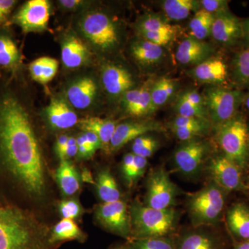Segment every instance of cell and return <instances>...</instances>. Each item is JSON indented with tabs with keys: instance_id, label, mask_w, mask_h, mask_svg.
I'll return each mask as SVG.
<instances>
[{
	"instance_id": "cell-1",
	"label": "cell",
	"mask_w": 249,
	"mask_h": 249,
	"mask_svg": "<svg viewBox=\"0 0 249 249\" xmlns=\"http://www.w3.org/2000/svg\"><path fill=\"white\" fill-rule=\"evenodd\" d=\"M0 162L30 196L45 194V167L27 111L14 96L0 99Z\"/></svg>"
},
{
	"instance_id": "cell-2",
	"label": "cell",
	"mask_w": 249,
	"mask_h": 249,
	"mask_svg": "<svg viewBox=\"0 0 249 249\" xmlns=\"http://www.w3.org/2000/svg\"><path fill=\"white\" fill-rule=\"evenodd\" d=\"M51 231L32 214L15 207H0V249H56Z\"/></svg>"
},
{
	"instance_id": "cell-3",
	"label": "cell",
	"mask_w": 249,
	"mask_h": 249,
	"mask_svg": "<svg viewBox=\"0 0 249 249\" xmlns=\"http://www.w3.org/2000/svg\"><path fill=\"white\" fill-rule=\"evenodd\" d=\"M129 212L132 229L131 240L170 237L176 231L179 222L180 213L175 208L152 209L139 200L132 202Z\"/></svg>"
},
{
	"instance_id": "cell-4",
	"label": "cell",
	"mask_w": 249,
	"mask_h": 249,
	"mask_svg": "<svg viewBox=\"0 0 249 249\" xmlns=\"http://www.w3.org/2000/svg\"><path fill=\"white\" fill-rule=\"evenodd\" d=\"M229 192L209 181L187 197L186 209L193 227L217 225L225 209Z\"/></svg>"
},
{
	"instance_id": "cell-5",
	"label": "cell",
	"mask_w": 249,
	"mask_h": 249,
	"mask_svg": "<svg viewBox=\"0 0 249 249\" xmlns=\"http://www.w3.org/2000/svg\"><path fill=\"white\" fill-rule=\"evenodd\" d=\"M216 139L222 153L245 171L249 164V129L245 118L236 114L216 127Z\"/></svg>"
},
{
	"instance_id": "cell-6",
	"label": "cell",
	"mask_w": 249,
	"mask_h": 249,
	"mask_svg": "<svg viewBox=\"0 0 249 249\" xmlns=\"http://www.w3.org/2000/svg\"><path fill=\"white\" fill-rule=\"evenodd\" d=\"M244 95L240 90L223 87H212L205 90L202 96L205 108L214 128L237 114L238 108L243 103Z\"/></svg>"
},
{
	"instance_id": "cell-7",
	"label": "cell",
	"mask_w": 249,
	"mask_h": 249,
	"mask_svg": "<svg viewBox=\"0 0 249 249\" xmlns=\"http://www.w3.org/2000/svg\"><path fill=\"white\" fill-rule=\"evenodd\" d=\"M179 192L168 172L163 167H158L152 169L147 177L143 204L152 209H172L177 204Z\"/></svg>"
},
{
	"instance_id": "cell-8",
	"label": "cell",
	"mask_w": 249,
	"mask_h": 249,
	"mask_svg": "<svg viewBox=\"0 0 249 249\" xmlns=\"http://www.w3.org/2000/svg\"><path fill=\"white\" fill-rule=\"evenodd\" d=\"M211 144L199 138L183 142L174 154L175 170L188 178L199 177L211 152Z\"/></svg>"
},
{
	"instance_id": "cell-9",
	"label": "cell",
	"mask_w": 249,
	"mask_h": 249,
	"mask_svg": "<svg viewBox=\"0 0 249 249\" xmlns=\"http://www.w3.org/2000/svg\"><path fill=\"white\" fill-rule=\"evenodd\" d=\"M206 170L210 181L229 193L240 191L246 193L248 186L243 178V171L235 162L221 153L211 157L206 163Z\"/></svg>"
},
{
	"instance_id": "cell-10",
	"label": "cell",
	"mask_w": 249,
	"mask_h": 249,
	"mask_svg": "<svg viewBox=\"0 0 249 249\" xmlns=\"http://www.w3.org/2000/svg\"><path fill=\"white\" fill-rule=\"evenodd\" d=\"M80 28L91 43L103 50L113 48L119 42L115 24L103 13L87 14L80 22Z\"/></svg>"
},
{
	"instance_id": "cell-11",
	"label": "cell",
	"mask_w": 249,
	"mask_h": 249,
	"mask_svg": "<svg viewBox=\"0 0 249 249\" xmlns=\"http://www.w3.org/2000/svg\"><path fill=\"white\" fill-rule=\"evenodd\" d=\"M96 217L101 225L109 231L131 240L130 216L127 204L122 199L98 205Z\"/></svg>"
},
{
	"instance_id": "cell-12",
	"label": "cell",
	"mask_w": 249,
	"mask_h": 249,
	"mask_svg": "<svg viewBox=\"0 0 249 249\" xmlns=\"http://www.w3.org/2000/svg\"><path fill=\"white\" fill-rule=\"evenodd\" d=\"M50 17V4L47 0H30L14 16V22L24 33L45 30Z\"/></svg>"
},
{
	"instance_id": "cell-13",
	"label": "cell",
	"mask_w": 249,
	"mask_h": 249,
	"mask_svg": "<svg viewBox=\"0 0 249 249\" xmlns=\"http://www.w3.org/2000/svg\"><path fill=\"white\" fill-rule=\"evenodd\" d=\"M165 128L160 123L154 121H132L122 123L116 126L109 149L117 151L129 142L145 135L149 132H164Z\"/></svg>"
},
{
	"instance_id": "cell-14",
	"label": "cell",
	"mask_w": 249,
	"mask_h": 249,
	"mask_svg": "<svg viewBox=\"0 0 249 249\" xmlns=\"http://www.w3.org/2000/svg\"><path fill=\"white\" fill-rule=\"evenodd\" d=\"M138 30L143 40L163 47L174 40L178 29L160 16L148 15L139 22Z\"/></svg>"
},
{
	"instance_id": "cell-15",
	"label": "cell",
	"mask_w": 249,
	"mask_h": 249,
	"mask_svg": "<svg viewBox=\"0 0 249 249\" xmlns=\"http://www.w3.org/2000/svg\"><path fill=\"white\" fill-rule=\"evenodd\" d=\"M211 36L222 45H234L242 37V21L229 10L214 15Z\"/></svg>"
},
{
	"instance_id": "cell-16",
	"label": "cell",
	"mask_w": 249,
	"mask_h": 249,
	"mask_svg": "<svg viewBox=\"0 0 249 249\" xmlns=\"http://www.w3.org/2000/svg\"><path fill=\"white\" fill-rule=\"evenodd\" d=\"M176 249H224L219 236L206 227L194 228L175 240Z\"/></svg>"
},
{
	"instance_id": "cell-17",
	"label": "cell",
	"mask_w": 249,
	"mask_h": 249,
	"mask_svg": "<svg viewBox=\"0 0 249 249\" xmlns=\"http://www.w3.org/2000/svg\"><path fill=\"white\" fill-rule=\"evenodd\" d=\"M212 52V47L209 44L189 37L179 44L175 57L181 65L196 66L210 58Z\"/></svg>"
},
{
	"instance_id": "cell-18",
	"label": "cell",
	"mask_w": 249,
	"mask_h": 249,
	"mask_svg": "<svg viewBox=\"0 0 249 249\" xmlns=\"http://www.w3.org/2000/svg\"><path fill=\"white\" fill-rule=\"evenodd\" d=\"M188 74L201 83L221 85L227 80L228 67L222 59L210 58L195 67Z\"/></svg>"
},
{
	"instance_id": "cell-19",
	"label": "cell",
	"mask_w": 249,
	"mask_h": 249,
	"mask_svg": "<svg viewBox=\"0 0 249 249\" xmlns=\"http://www.w3.org/2000/svg\"><path fill=\"white\" fill-rule=\"evenodd\" d=\"M103 86L112 96H123L132 89L134 80L125 69L117 65H109L104 67L102 73Z\"/></svg>"
},
{
	"instance_id": "cell-20",
	"label": "cell",
	"mask_w": 249,
	"mask_h": 249,
	"mask_svg": "<svg viewBox=\"0 0 249 249\" xmlns=\"http://www.w3.org/2000/svg\"><path fill=\"white\" fill-rule=\"evenodd\" d=\"M228 228L232 235L242 242L249 240V206L236 202L228 209L226 214Z\"/></svg>"
},
{
	"instance_id": "cell-21",
	"label": "cell",
	"mask_w": 249,
	"mask_h": 249,
	"mask_svg": "<svg viewBox=\"0 0 249 249\" xmlns=\"http://www.w3.org/2000/svg\"><path fill=\"white\" fill-rule=\"evenodd\" d=\"M97 87L92 78L84 77L74 82L67 91L69 102L79 109L89 107L96 97Z\"/></svg>"
},
{
	"instance_id": "cell-22",
	"label": "cell",
	"mask_w": 249,
	"mask_h": 249,
	"mask_svg": "<svg viewBox=\"0 0 249 249\" xmlns=\"http://www.w3.org/2000/svg\"><path fill=\"white\" fill-rule=\"evenodd\" d=\"M45 114L49 124L55 129L71 128L78 123L75 111L62 100L54 98L46 107Z\"/></svg>"
},
{
	"instance_id": "cell-23",
	"label": "cell",
	"mask_w": 249,
	"mask_h": 249,
	"mask_svg": "<svg viewBox=\"0 0 249 249\" xmlns=\"http://www.w3.org/2000/svg\"><path fill=\"white\" fill-rule=\"evenodd\" d=\"M86 45L76 36L67 37L62 46L61 57L67 68H77L84 65L89 58Z\"/></svg>"
},
{
	"instance_id": "cell-24",
	"label": "cell",
	"mask_w": 249,
	"mask_h": 249,
	"mask_svg": "<svg viewBox=\"0 0 249 249\" xmlns=\"http://www.w3.org/2000/svg\"><path fill=\"white\" fill-rule=\"evenodd\" d=\"M80 128L85 132L96 134L102 142L103 147L109 148L117 123L110 119L88 117L78 121Z\"/></svg>"
},
{
	"instance_id": "cell-25",
	"label": "cell",
	"mask_w": 249,
	"mask_h": 249,
	"mask_svg": "<svg viewBox=\"0 0 249 249\" xmlns=\"http://www.w3.org/2000/svg\"><path fill=\"white\" fill-rule=\"evenodd\" d=\"M55 178L65 196H73L79 190V176L74 165L68 160H61L55 173Z\"/></svg>"
},
{
	"instance_id": "cell-26",
	"label": "cell",
	"mask_w": 249,
	"mask_h": 249,
	"mask_svg": "<svg viewBox=\"0 0 249 249\" xmlns=\"http://www.w3.org/2000/svg\"><path fill=\"white\" fill-rule=\"evenodd\" d=\"M85 239L84 233L73 219L63 218L51 231V241L55 245H60L66 241L83 242Z\"/></svg>"
},
{
	"instance_id": "cell-27",
	"label": "cell",
	"mask_w": 249,
	"mask_h": 249,
	"mask_svg": "<svg viewBox=\"0 0 249 249\" xmlns=\"http://www.w3.org/2000/svg\"><path fill=\"white\" fill-rule=\"evenodd\" d=\"M58 61L51 57H40L29 65V71L33 79L37 83L46 84L53 79L58 70Z\"/></svg>"
},
{
	"instance_id": "cell-28",
	"label": "cell",
	"mask_w": 249,
	"mask_h": 249,
	"mask_svg": "<svg viewBox=\"0 0 249 249\" xmlns=\"http://www.w3.org/2000/svg\"><path fill=\"white\" fill-rule=\"evenodd\" d=\"M165 16L172 20L186 19L191 13L201 9L199 1L195 0H165L162 4Z\"/></svg>"
},
{
	"instance_id": "cell-29",
	"label": "cell",
	"mask_w": 249,
	"mask_h": 249,
	"mask_svg": "<svg viewBox=\"0 0 249 249\" xmlns=\"http://www.w3.org/2000/svg\"><path fill=\"white\" fill-rule=\"evenodd\" d=\"M96 191L103 203H111L121 200V192L115 178L109 170L100 172L96 180Z\"/></svg>"
},
{
	"instance_id": "cell-30",
	"label": "cell",
	"mask_w": 249,
	"mask_h": 249,
	"mask_svg": "<svg viewBox=\"0 0 249 249\" xmlns=\"http://www.w3.org/2000/svg\"><path fill=\"white\" fill-rule=\"evenodd\" d=\"M134 58L144 65H154L163 58V47L149 41L142 40L134 42L131 47Z\"/></svg>"
},
{
	"instance_id": "cell-31",
	"label": "cell",
	"mask_w": 249,
	"mask_h": 249,
	"mask_svg": "<svg viewBox=\"0 0 249 249\" xmlns=\"http://www.w3.org/2000/svg\"><path fill=\"white\" fill-rule=\"evenodd\" d=\"M177 83L172 78L162 77L150 87V95L154 109L163 106L173 96L176 90Z\"/></svg>"
},
{
	"instance_id": "cell-32",
	"label": "cell",
	"mask_w": 249,
	"mask_h": 249,
	"mask_svg": "<svg viewBox=\"0 0 249 249\" xmlns=\"http://www.w3.org/2000/svg\"><path fill=\"white\" fill-rule=\"evenodd\" d=\"M214 16L204 9H199L195 14L189 24L191 37L203 41L211 35Z\"/></svg>"
},
{
	"instance_id": "cell-33",
	"label": "cell",
	"mask_w": 249,
	"mask_h": 249,
	"mask_svg": "<svg viewBox=\"0 0 249 249\" xmlns=\"http://www.w3.org/2000/svg\"><path fill=\"white\" fill-rule=\"evenodd\" d=\"M235 81L242 86L249 85V47L236 54L232 61Z\"/></svg>"
},
{
	"instance_id": "cell-34",
	"label": "cell",
	"mask_w": 249,
	"mask_h": 249,
	"mask_svg": "<svg viewBox=\"0 0 249 249\" xmlns=\"http://www.w3.org/2000/svg\"><path fill=\"white\" fill-rule=\"evenodd\" d=\"M129 249H176L171 237L134 239L129 241Z\"/></svg>"
},
{
	"instance_id": "cell-35",
	"label": "cell",
	"mask_w": 249,
	"mask_h": 249,
	"mask_svg": "<svg viewBox=\"0 0 249 249\" xmlns=\"http://www.w3.org/2000/svg\"><path fill=\"white\" fill-rule=\"evenodd\" d=\"M19 58V52L14 41L6 36H0V65L13 66Z\"/></svg>"
},
{
	"instance_id": "cell-36",
	"label": "cell",
	"mask_w": 249,
	"mask_h": 249,
	"mask_svg": "<svg viewBox=\"0 0 249 249\" xmlns=\"http://www.w3.org/2000/svg\"><path fill=\"white\" fill-rule=\"evenodd\" d=\"M160 148V142L151 136H142L133 141L132 153L147 159L152 157Z\"/></svg>"
},
{
	"instance_id": "cell-37",
	"label": "cell",
	"mask_w": 249,
	"mask_h": 249,
	"mask_svg": "<svg viewBox=\"0 0 249 249\" xmlns=\"http://www.w3.org/2000/svg\"><path fill=\"white\" fill-rule=\"evenodd\" d=\"M175 108V110L178 112V116L198 118V119L209 121V116H208L206 109L196 107L192 103L188 102L181 96H179L177 101Z\"/></svg>"
},
{
	"instance_id": "cell-38",
	"label": "cell",
	"mask_w": 249,
	"mask_h": 249,
	"mask_svg": "<svg viewBox=\"0 0 249 249\" xmlns=\"http://www.w3.org/2000/svg\"><path fill=\"white\" fill-rule=\"evenodd\" d=\"M155 111L150 95V87L145 85L142 87V92L138 102L128 114L132 116H142Z\"/></svg>"
},
{
	"instance_id": "cell-39",
	"label": "cell",
	"mask_w": 249,
	"mask_h": 249,
	"mask_svg": "<svg viewBox=\"0 0 249 249\" xmlns=\"http://www.w3.org/2000/svg\"><path fill=\"white\" fill-rule=\"evenodd\" d=\"M211 123L209 121L198 118L186 117V116H177L170 123V127H178L186 128L201 129L209 133L211 129Z\"/></svg>"
},
{
	"instance_id": "cell-40",
	"label": "cell",
	"mask_w": 249,
	"mask_h": 249,
	"mask_svg": "<svg viewBox=\"0 0 249 249\" xmlns=\"http://www.w3.org/2000/svg\"><path fill=\"white\" fill-rule=\"evenodd\" d=\"M147 159L134 155L133 164L124 180L127 186L131 188L143 176L146 171Z\"/></svg>"
},
{
	"instance_id": "cell-41",
	"label": "cell",
	"mask_w": 249,
	"mask_h": 249,
	"mask_svg": "<svg viewBox=\"0 0 249 249\" xmlns=\"http://www.w3.org/2000/svg\"><path fill=\"white\" fill-rule=\"evenodd\" d=\"M59 211L62 217L73 220L78 217L82 212L80 204L73 199L61 201L59 204Z\"/></svg>"
},
{
	"instance_id": "cell-42",
	"label": "cell",
	"mask_w": 249,
	"mask_h": 249,
	"mask_svg": "<svg viewBox=\"0 0 249 249\" xmlns=\"http://www.w3.org/2000/svg\"><path fill=\"white\" fill-rule=\"evenodd\" d=\"M172 131L177 138L181 142H188L193 139H198L208 134V132L199 129L186 128V127H172Z\"/></svg>"
},
{
	"instance_id": "cell-43",
	"label": "cell",
	"mask_w": 249,
	"mask_h": 249,
	"mask_svg": "<svg viewBox=\"0 0 249 249\" xmlns=\"http://www.w3.org/2000/svg\"><path fill=\"white\" fill-rule=\"evenodd\" d=\"M199 3L201 9L214 16L229 11V1L226 0H202Z\"/></svg>"
},
{
	"instance_id": "cell-44",
	"label": "cell",
	"mask_w": 249,
	"mask_h": 249,
	"mask_svg": "<svg viewBox=\"0 0 249 249\" xmlns=\"http://www.w3.org/2000/svg\"><path fill=\"white\" fill-rule=\"evenodd\" d=\"M142 92V88L138 89H132L127 91L122 96V104L124 110L127 114L133 109L138 102Z\"/></svg>"
},
{
	"instance_id": "cell-45",
	"label": "cell",
	"mask_w": 249,
	"mask_h": 249,
	"mask_svg": "<svg viewBox=\"0 0 249 249\" xmlns=\"http://www.w3.org/2000/svg\"><path fill=\"white\" fill-rule=\"evenodd\" d=\"M181 96L183 98L188 101V102L192 103L196 107L206 109L205 108L204 98L200 93H198L196 90H191V91H187L183 93Z\"/></svg>"
},
{
	"instance_id": "cell-46",
	"label": "cell",
	"mask_w": 249,
	"mask_h": 249,
	"mask_svg": "<svg viewBox=\"0 0 249 249\" xmlns=\"http://www.w3.org/2000/svg\"><path fill=\"white\" fill-rule=\"evenodd\" d=\"M16 4L14 0H0V25L6 21Z\"/></svg>"
},
{
	"instance_id": "cell-47",
	"label": "cell",
	"mask_w": 249,
	"mask_h": 249,
	"mask_svg": "<svg viewBox=\"0 0 249 249\" xmlns=\"http://www.w3.org/2000/svg\"><path fill=\"white\" fill-rule=\"evenodd\" d=\"M78 147V155H77L81 159H88L92 157L96 150V149L89 143Z\"/></svg>"
},
{
	"instance_id": "cell-48",
	"label": "cell",
	"mask_w": 249,
	"mask_h": 249,
	"mask_svg": "<svg viewBox=\"0 0 249 249\" xmlns=\"http://www.w3.org/2000/svg\"><path fill=\"white\" fill-rule=\"evenodd\" d=\"M78 147L77 145L66 147L58 156L61 160H67L78 155Z\"/></svg>"
},
{
	"instance_id": "cell-49",
	"label": "cell",
	"mask_w": 249,
	"mask_h": 249,
	"mask_svg": "<svg viewBox=\"0 0 249 249\" xmlns=\"http://www.w3.org/2000/svg\"><path fill=\"white\" fill-rule=\"evenodd\" d=\"M85 135L88 142L90 145H93L96 150L103 147L102 142L96 134L91 132H86Z\"/></svg>"
},
{
	"instance_id": "cell-50",
	"label": "cell",
	"mask_w": 249,
	"mask_h": 249,
	"mask_svg": "<svg viewBox=\"0 0 249 249\" xmlns=\"http://www.w3.org/2000/svg\"><path fill=\"white\" fill-rule=\"evenodd\" d=\"M70 137L67 135H61L57 139L56 143H55V152L57 155H59L66 147L67 142Z\"/></svg>"
},
{
	"instance_id": "cell-51",
	"label": "cell",
	"mask_w": 249,
	"mask_h": 249,
	"mask_svg": "<svg viewBox=\"0 0 249 249\" xmlns=\"http://www.w3.org/2000/svg\"><path fill=\"white\" fill-rule=\"evenodd\" d=\"M60 4L68 9H73L78 8L80 5L83 4V1L80 0H61L60 1Z\"/></svg>"
},
{
	"instance_id": "cell-52",
	"label": "cell",
	"mask_w": 249,
	"mask_h": 249,
	"mask_svg": "<svg viewBox=\"0 0 249 249\" xmlns=\"http://www.w3.org/2000/svg\"><path fill=\"white\" fill-rule=\"evenodd\" d=\"M242 38L249 47V18L242 21Z\"/></svg>"
},
{
	"instance_id": "cell-53",
	"label": "cell",
	"mask_w": 249,
	"mask_h": 249,
	"mask_svg": "<svg viewBox=\"0 0 249 249\" xmlns=\"http://www.w3.org/2000/svg\"><path fill=\"white\" fill-rule=\"evenodd\" d=\"M234 249H249V240L239 242Z\"/></svg>"
},
{
	"instance_id": "cell-54",
	"label": "cell",
	"mask_w": 249,
	"mask_h": 249,
	"mask_svg": "<svg viewBox=\"0 0 249 249\" xmlns=\"http://www.w3.org/2000/svg\"><path fill=\"white\" fill-rule=\"evenodd\" d=\"M243 103H245V107L249 113V91L244 95Z\"/></svg>"
},
{
	"instance_id": "cell-55",
	"label": "cell",
	"mask_w": 249,
	"mask_h": 249,
	"mask_svg": "<svg viewBox=\"0 0 249 249\" xmlns=\"http://www.w3.org/2000/svg\"><path fill=\"white\" fill-rule=\"evenodd\" d=\"M111 249H129L127 245L119 246V247H114Z\"/></svg>"
},
{
	"instance_id": "cell-56",
	"label": "cell",
	"mask_w": 249,
	"mask_h": 249,
	"mask_svg": "<svg viewBox=\"0 0 249 249\" xmlns=\"http://www.w3.org/2000/svg\"><path fill=\"white\" fill-rule=\"evenodd\" d=\"M247 186H248L249 190V178H248V180H247Z\"/></svg>"
}]
</instances>
